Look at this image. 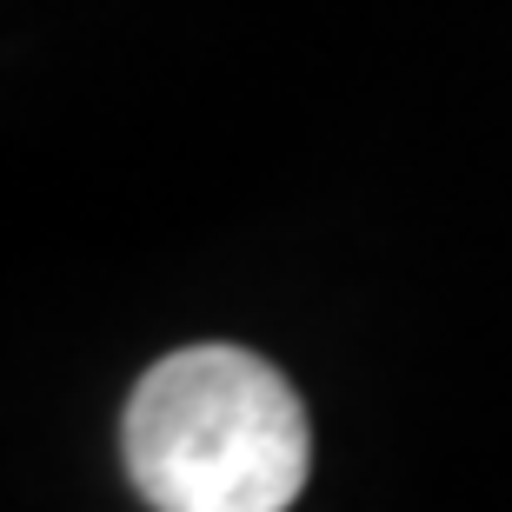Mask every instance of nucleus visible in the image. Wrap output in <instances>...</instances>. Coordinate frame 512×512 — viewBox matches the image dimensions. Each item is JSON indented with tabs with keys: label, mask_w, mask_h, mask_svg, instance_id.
I'll return each instance as SVG.
<instances>
[{
	"label": "nucleus",
	"mask_w": 512,
	"mask_h": 512,
	"mask_svg": "<svg viewBox=\"0 0 512 512\" xmlns=\"http://www.w3.org/2000/svg\"><path fill=\"white\" fill-rule=\"evenodd\" d=\"M120 453L153 512H286L313 433L280 366L247 346H187L133 386Z\"/></svg>",
	"instance_id": "1"
}]
</instances>
